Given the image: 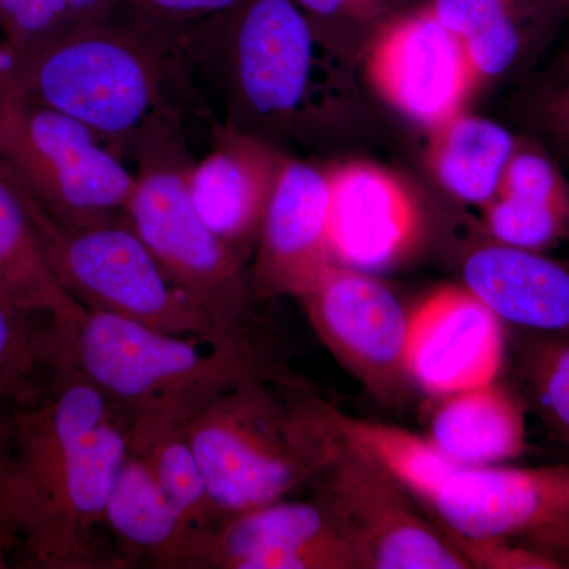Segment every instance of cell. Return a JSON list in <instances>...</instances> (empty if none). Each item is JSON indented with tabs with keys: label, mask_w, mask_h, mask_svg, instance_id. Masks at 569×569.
<instances>
[{
	"label": "cell",
	"mask_w": 569,
	"mask_h": 569,
	"mask_svg": "<svg viewBox=\"0 0 569 569\" xmlns=\"http://www.w3.org/2000/svg\"><path fill=\"white\" fill-rule=\"evenodd\" d=\"M71 24H93L118 17L123 11V0H66Z\"/></svg>",
	"instance_id": "obj_32"
},
{
	"label": "cell",
	"mask_w": 569,
	"mask_h": 569,
	"mask_svg": "<svg viewBox=\"0 0 569 569\" xmlns=\"http://www.w3.org/2000/svg\"><path fill=\"white\" fill-rule=\"evenodd\" d=\"M328 181L329 246L337 264L383 271L417 247L421 216L395 176L351 163L328 171Z\"/></svg>",
	"instance_id": "obj_17"
},
{
	"label": "cell",
	"mask_w": 569,
	"mask_h": 569,
	"mask_svg": "<svg viewBox=\"0 0 569 569\" xmlns=\"http://www.w3.org/2000/svg\"><path fill=\"white\" fill-rule=\"evenodd\" d=\"M299 301L326 348L376 395L391 396L410 378L408 316L383 283L335 263Z\"/></svg>",
	"instance_id": "obj_11"
},
{
	"label": "cell",
	"mask_w": 569,
	"mask_h": 569,
	"mask_svg": "<svg viewBox=\"0 0 569 569\" xmlns=\"http://www.w3.org/2000/svg\"><path fill=\"white\" fill-rule=\"evenodd\" d=\"M61 359L58 318L37 316L0 301V427L31 399Z\"/></svg>",
	"instance_id": "obj_26"
},
{
	"label": "cell",
	"mask_w": 569,
	"mask_h": 569,
	"mask_svg": "<svg viewBox=\"0 0 569 569\" xmlns=\"http://www.w3.org/2000/svg\"><path fill=\"white\" fill-rule=\"evenodd\" d=\"M552 116L553 126L560 130L565 140L569 141V91L559 104H553V110L550 112Z\"/></svg>",
	"instance_id": "obj_33"
},
{
	"label": "cell",
	"mask_w": 569,
	"mask_h": 569,
	"mask_svg": "<svg viewBox=\"0 0 569 569\" xmlns=\"http://www.w3.org/2000/svg\"><path fill=\"white\" fill-rule=\"evenodd\" d=\"M328 418L340 440L383 468L408 492L430 501L447 479L459 470V463L427 438L399 427L346 417L328 406Z\"/></svg>",
	"instance_id": "obj_25"
},
{
	"label": "cell",
	"mask_w": 569,
	"mask_h": 569,
	"mask_svg": "<svg viewBox=\"0 0 569 569\" xmlns=\"http://www.w3.org/2000/svg\"><path fill=\"white\" fill-rule=\"evenodd\" d=\"M0 301L58 320L84 312L59 283L17 183L0 168Z\"/></svg>",
	"instance_id": "obj_22"
},
{
	"label": "cell",
	"mask_w": 569,
	"mask_h": 569,
	"mask_svg": "<svg viewBox=\"0 0 569 569\" xmlns=\"http://www.w3.org/2000/svg\"><path fill=\"white\" fill-rule=\"evenodd\" d=\"M433 130L430 162L438 181L467 203L489 204L516 151L512 134L500 123L462 112Z\"/></svg>",
	"instance_id": "obj_23"
},
{
	"label": "cell",
	"mask_w": 569,
	"mask_h": 569,
	"mask_svg": "<svg viewBox=\"0 0 569 569\" xmlns=\"http://www.w3.org/2000/svg\"><path fill=\"white\" fill-rule=\"evenodd\" d=\"M61 362L99 389L127 419L190 421L239 385L279 377L254 339L170 335L88 309L63 323Z\"/></svg>",
	"instance_id": "obj_3"
},
{
	"label": "cell",
	"mask_w": 569,
	"mask_h": 569,
	"mask_svg": "<svg viewBox=\"0 0 569 569\" xmlns=\"http://www.w3.org/2000/svg\"><path fill=\"white\" fill-rule=\"evenodd\" d=\"M463 282L500 320L541 332H569V271L533 250L503 244L471 253Z\"/></svg>",
	"instance_id": "obj_18"
},
{
	"label": "cell",
	"mask_w": 569,
	"mask_h": 569,
	"mask_svg": "<svg viewBox=\"0 0 569 569\" xmlns=\"http://www.w3.org/2000/svg\"><path fill=\"white\" fill-rule=\"evenodd\" d=\"M10 567L9 550H7L6 541L0 533V569Z\"/></svg>",
	"instance_id": "obj_35"
},
{
	"label": "cell",
	"mask_w": 569,
	"mask_h": 569,
	"mask_svg": "<svg viewBox=\"0 0 569 569\" xmlns=\"http://www.w3.org/2000/svg\"><path fill=\"white\" fill-rule=\"evenodd\" d=\"M187 422L171 417L127 419L129 451L148 467L159 488L193 529L219 523L200 463L190 443Z\"/></svg>",
	"instance_id": "obj_24"
},
{
	"label": "cell",
	"mask_w": 569,
	"mask_h": 569,
	"mask_svg": "<svg viewBox=\"0 0 569 569\" xmlns=\"http://www.w3.org/2000/svg\"><path fill=\"white\" fill-rule=\"evenodd\" d=\"M284 160L257 134L227 121L213 126L211 149L187 170L201 220L244 261L257 246Z\"/></svg>",
	"instance_id": "obj_16"
},
{
	"label": "cell",
	"mask_w": 569,
	"mask_h": 569,
	"mask_svg": "<svg viewBox=\"0 0 569 569\" xmlns=\"http://www.w3.org/2000/svg\"><path fill=\"white\" fill-rule=\"evenodd\" d=\"M569 192L545 153L515 151L497 197L488 204V227L498 244L537 250L568 230Z\"/></svg>",
	"instance_id": "obj_20"
},
{
	"label": "cell",
	"mask_w": 569,
	"mask_h": 569,
	"mask_svg": "<svg viewBox=\"0 0 569 569\" xmlns=\"http://www.w3.org/2000/svg\"><path fill=\"white\" fill-rule=\"evenodd\" d=\"M108 535L122 568L146 560L153 568L194 569L206 531L193 529L129 451L108 498Z\"/></svg>",
	"instance_id": "obj_19"
},
{
	"label": "cell",
	"mask_w": 569,
	"mask_h": 569,
	"mask_svg": "<svg viewBox=\"0 0 569 569\" xmlns=\"http://www.w3.org/2000/svg\"><path fill=\"white\" fill-rule=\"evenodd\" d=\"M0 168L69 227L126 219L134 174L91 129L11 84L0 110Z\"/></svg>",
	"instance_id": "obj_7"
},
{
	"label": "cell",
	"mask_w": 569,
	"mask_h": 569,
	"mask_svg": "<svg viewBox=\"0 0 569 569\" xmlns=\"http://www.w3.org/2000/svg\"><path fill=\"white\" fill-rule=\"evenodd\" d=\"M11 71H13V67H11ZM10 84H11V73H10V77L7 78V80L3 81L2 84H0V110H2L3 99H6V93H7V91H9Z\"/></svg>",
	"instance_id": "obj_36"
},
{
	"label": "cell",
	"mask_w": 569,
	"mask_h": 569,
	"mask_svg": "<svg viewBox=\"0 0 569 569\" xmlns=\"http://www.w3.org/2000/svg\"><path fill=\"white\" fill-rule=\"evenodd\" d=\"M17 187L59 283L84 309L127 318L170 335L250 339L223 335L176 287L127 217L69 227L52 219L18 183Z\"/></svg>",
	"instance_id": "obj_6"
},
{
	"label": "cell",
	"mask_w": 569,
	"mask_h": 569,
	"mask_svg": "<svg viewBox=\"0 0 569 569\" xmlns=\"http://www.w3.org/2000/svg\"><path fill=\"white\" fill-rule=\"evenodd\" d=\"M239 0H123V9L142 20L186 28L227 13Z\"/></svg>",
	"instance_id": "obj_30"
},
{
	"label": "cell",
	"mask_w": 569,
	"mask_h": 569,
	"mask_svg": "<svg viewBox=\"0 0 569 569\" xmlns=\"http://www.w3.org/2000/svg\"><path fill=\"white\" fill-rule=\"evenodd\" d=\"M280 381H246L187 422L219 522L316 482L335 447L328 406L279 391Z\"/></svg>",
	"instance_id": "obj_4"
},
{
	"label": "cell",
	"mask_w": 569,
	"mask_h": 569,
	"mask_svg": "<svg viewBox=\"0 0 569 569\" xmlns=\"http://www.w3.org/2000/svg\"><path fill=\"white\" fill-rule=\"evenodd\" d=\"M127 456V418L59 362L0 429V533L10 565L122 568L104 515Z\"/></svg>",
	"instance_id": "obj_1"
},
{
	"label": "cell",
	"mask_w": 569,
	"mask_h": 569,
	"mask_svg": "<svg viewBox=\"0 0 569 569\" xmlns=\"http://www.w3.org/2000/svg\"><path fill=\"white\" fill-rule=\"evenodd\" d=\"M365 568L323 501H274L217 523L201 538L194 569Z\"/></svg>",
	"instance_id": "obj_12"
},
{
	"label": "cell",
	"mask_w": 569,
	"mask_h": 569,
	"mask_svg": "<svg viewBox=\"0 0 569 569\" xmlns=\"http://www.w3.org/2000/svg\"><path fill=\"white\" fill-rule=\"evenodd\" d=\"M328 171L284 160L266 209L250 284L254 299H299L335 264Z\"/></svg>",
	"instance_id": "obj_15"
},
{
	"label": "cell",
	"mask_w": 569,
	"mask_h": 569,
	"mask_svg": "<svg viewBox=\"0 0 569 569\" xmlns=\"http://www.w3.org/2000/svg\"><path fill=\"white\" fill-rule=\"evenodd\" d=\"M193 26L156 24L126 9L74 26L13 58L14 88L84 123L123 157L153 127L183 118L197 70Z\"/></svg>",
	"instance_id": "obj_2"
},
{
	"label": "cell",
	"mask_w": 569,
	"mask_h": 569,
	"mask_svg": "<svg viewBox=\"0 0 569 569\" xmlns=\"http://www.w3.org/2000/svg\"><path fill=\"white\" fill-rule=\"evenodd\" d=\"M526 413L496 383L449 395L432 418L430 440L463 467L493 466L526 447Z\"/></svg>",
	"instance_id": "obj_21"
},
{
	"label": "cell",
	"mask_w": 569,
	"mask_h": 569,
	"mask_svg": "<svg viewBox=\"0 0 569 569\" xmlns=\"http://www.w3.org/2000/svg\"><path fill=\"white\" fill-rule=\"evenodd\" d=\"M560 2L569 10V0H560Z\"/></svg>",
	"instance_id": "obj_37"
},
{
	"label": "cell",
	"mask_w": 569,
	"mask_h": 569,
	"mask_svg": "<svg viewBox=\"0 0 569 569\" xmlns=\"http://www.w3.org/2000/svg\"><path fill=\"white\" fill-rule=\"evenodd\" d=\"M530 383L539 417L569 451V340L541 347L531 362Z\"/></svg>",
	"instance_id": "obj_29"
},
{
	"label": "cell",
	"mask_w": 569,
	"mask_h": 569,
	"mask_svg": "<svg viewBox=\"0 0 569 569\" xmlns=\"http://www.w3.org/2000/svg\"><path fill=\"white\" fill-rule=\"evenodd\" d=\"M317 37L295 0H239L194 26L198 52L219 58L230 118L282 123L302 110L316 66Z\"/></svg>",
	"instance_id": "obj_8"
},
{
	"label": "cell",
	"mask_w": 569,
	"mask_h": 569,
	"mask_svg": "<svg viewBox=\"0 0 569 569\" xmlns=\"http://www.w3.org/2000/svg\"><path fill=\"white\" fill-rule=\"evenodd\" d=\"M11 67H13V54L6 41L0 39V84L10 77Z\"/></svg>",
	"instance_id": "obj_34"
},
{
	"label": "cell",
	"mask_w": 569,
	"mask_h": 569,
	"mask_svg": "<svg viewBox=\"0 0 569 569\" xmlns=\"http://www.w3.org/2000/svg\"><path fill=\"white\" fill-rule=\"evenodd\" d=\"M73 28L66 0H0V36L14 59Z\"/></svg>",
	"instance_id": "obj_28"
},
{
	"label": "cell",
	"mask_w": 569,
	"mask_h": 569,
	"mask_svg": "<svg viewBox=\"0 0 569 569\" xmlns=\"http://www.w3.org/2000/svg\"><path fill=\"white\" fill-rule=\"evenodd\" d=\"M518 0H430L429 9L455 36L479 78L505 73L520 51Z\"/></svg>",
	"instance_id": "obj_27"
},
{
	"label": "cell",
	"mask_w": 569,
	"mask_h": 569,
	"mask_svg": "<svg viewBox=\"0 0 569 569\" xmlns=\"http://www.w3.org/2000/svg\"><path fill=\"white\" fill-rule=\"evenodd\" d=\"M501 320L466 287H447L408 316V377L429 395L493 383L503 365Z\"/></svg>",
	"instance_id": "obj_14"
},
{
	"label": "cell",
	"mask_w": 569,
	"mask_h": 569,
	"mask_svg": "<svg viewBox=\"0 0 569 569\" xmlns=\"http://www.w3.org/2000/svg\"><path fill=\"white\" fill-rule=\"evenodd\" d=\"M369 66L381 96L432 130L462 112L479 80L459 41L429 6L389 21L378 33Z\"/></svg>",
	"instance_id": "obj_13"
},
{
	"label": "cell",
	"mask_w": 569,
	"mask_h": 569,
	"mask_svg": "<svg viewBox=\"0 0 569 569\" xmlns=\"http://www.w3.org/2000/svg\"><path fill=\"white\" fill-rule=\"evenodd\" d=\"M133 153L138 171L127 220L176 287L223 335L253 337L246 261L209 230L190 198L187 170L193 159L182 119L149 130Z\"/></svg>",
	"instance_id": "obj_5"
},
{
	"label": "cell",
	"mask_w": 569,
	"mask_h": 569,
	"mask_svg": "<svg viewBox=\"0 0 569 569\" xmlns=\"http://www.w3.org/2000/svg\"><path fill=\"white\" fill-rule=\"evenodd\" d=\"M306 14L318 41L342 26L373 20L387 10V0H295Z\"/></svg>",
	"instance_id": "obj_31"
},
{
	"label": "cell",
	"mask_w": 569,
	"mask_h": 569,
	"mask_svg": "<svg viewBox=\"0 0 569 569\" xmlns=\"http://www.w3.org/2000/svg\"><path fill=\"white\" fill-rule=\"evenodd\" d=\"M429 505L456 542H526L557 568L569 556L568 463L460 467Z\"/></svg>",
	"instance_id": "obj_10"
},
{
	"label": "cell",
	"mask_w": 569,
	"mask_h": 569,
	"mask_svg": "<svg viewBox=\"0 0 569 569\" xmlns=\"http://www.w3.org/2000/svg\"><path fill=\"white\" fill-rule=\"evenodd\" d=\"M316 482L318 498L339 520L365 568H473L458 546L418 515L400 482L336 432Z\"/></svg>",
	"instance_id": "obj_9"
}]
</instances>
